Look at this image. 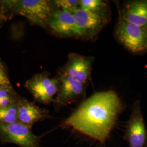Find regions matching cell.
<instances>
[{
	"label": "cell",
	"mask_w": 147,
	"mask_h": 147,
	"mask_svg": "<svg viewBox=\"0 0 147 147\" xmlns=\"http://www.w3.org/2000/svg\"><path fill=\"white\" fill-rule=\"evenodd\" d=\"M124 138L129 147H147V130L140 100L134 103Z\"/></svg>",
	"instance_id": "7"
},
{
	"label": "cell",
	"mask_w": 147,
	"mask_h": 147,
	"mask_svg": "<svg viewBox=\"0 0 147 147\" xmlns=\"http://www.w3.org/2000/svg\"><path fill=\"white\" fill-rule=\"evenodd\" d=\"M48 25L61 36L80 38L76 20L72 13L53 8Z\"/></svg>",
	"instance_id": "9"
},
{
	"label": "cell",
	"mask_w": 147,
	"mask_h": 147,
	"mask_svg": "<svg viewBox=\"0 0 147 147\" xmlns=\"http://www.w3.org/2000/svg\"><path fill=\"white\" fill-rule=\"evenodd\" d=\"M80 8L84 11H99L108 10V6L102 0H81Z\"/></svg>",
	"instance_id": "14"
},
{
	"label": "cell",
	"mask_w": 147,
	"mask_h": 147,
	"mask_svg": "<svg viewBox=\"0 0 147 147\" xmlns=\"http://www.w3.org/2000/svg\"><path fill=\"white\" fill-rule=\"evenodd\" d=\"M16 121H18L16 102L0 108V124H8Z\"/></svg>",
	"instance_id": "13"
},
{
	"label": "cell",
	"mask_w": 147,
	"mask_h": 147,
	"mask_svg": "<svg viewBox=\"0 0 147 147\" xmlns=\"http://www.w3.org/2000/svg\"><path fill=\"white\" fill-rule=\"evenodd\" d=\"M93 60L94 58L91 56L71 53L68 55V62L62 71L79 82L84 84L90 76Z\"/></svg>",
	"instance_id": "10"
},
{
	"label": "cell",
	"mask_w": 147,
	"mask_h": 147,
	"mask_svg": "<svg viewBox=\"0 0 147 147\" xmlns=\"http://www.w3.org/2000/svg\"><path fill=\"white\" fill-rule=\"evenodd\" d=\"M52 2L53 7L57 9L73 13L74 11L80 8L79 0H55Z\"/></svg>",
	"instance_id": "15"
},
{
	"label": "cell",
	"mask_w": 147,
	"mask_h": 147,
	"mask_svg": "<svg viewBox=\"0 0 147 147\" xmlns=\"http://www.w3.org/2000/svg\"><path fill=\"white\" fill-rule=\"evenodd\" d=\"M18 121L23 124L33 126L37 122L42 121L48 116V111L24 98H19L16 102Z\"/></svg>",
	"instance_id": "11"
},
{
	"label": "cell",
	"mask_w": 147,
	"mask_h": 147,
	"mask_svg": "<svg viewBox=\"0 0 147 147\" xmlns=\"http://www.w3.org/2000/svg\"><path fill=\"white\" fill-rule=\"evenodd\" d=\"M123 104L116 92H97L84 100L64 121L62 126L105 143L116 125Z\"/></svg>",
	"instance_id": "1"
},
{
	"label": "cell",
	"mask_w": 147,
	"mask_h": 147,
	"mask_svg": "<svg viewBox=\"0 0 147 147\" xmlns=\"http://www.w3.org/2000/svg\"><path fill=\"white\" fill-rule=\"evenodd\" d=\"M17 96L11 85L0 87V99Z\"/></svg>",
	"instance_id": "16"
},
{
	"label": "cell",
	"mask_w": 147,
	"mask_h": 147,
	"mask_svg": "<svg viewBox=\"0 0 147 147\" xmlns=\"http://www.w3.org/2000/svg\"><path fill=\"white\" fill-rule=\"evenodd\" d=\"M58 87L54 104L58 108L78 100L84 91V84L61 71L58 77Z\"/></svg>",
	"instance_id": "8"
},
{
	"label": "cell",
	"mask_w": 147,
	"mask_h": 147,
	"mask_svg": "<svg viewBox=\"0 0 147 147\" xmlns=\"http://www.w3.org/2000/svg\"><path fill=\"white\" fill-rule=\"evenodd\" d=\"M24 87L34 99L43 104L54 102L58 87V78L49 77L46 74H37L28 79Z\"/></svg>",
	"instance_id": "6"
},
{
	"label": "cell",
	"mask_w": 147,
	"mask_h": 147,
	"mask_svg": "<svg viewBox=\"0 0 147 147\" xmlns=\"http://www.w3.org/2000/svg\"><path fill=\"white\" fill-rule=\"evenodd\" d=\"M119 18L137 26L147 28V0L126 2L121 10Z\"/></svg>",
	"instance_id": "12"
},
{
	"label": "cell",
	"mask_w": 147,
	"mask_h": 147,
	"mask_svg": "<svg viewBox=\"0 0 147 147\" xmlns=\"http://www.w3.org/2000/svg\"><path fill=\"white\" fill-rule=\"evenodd\" d=\"M73 14L76 20L80 38L86 39L96 37L109 21L108 10L90 11L79 8Z\"/></svg>",
	"instance_id": "4"
},
{
	"label": "cell",
	"mask_w": 147,
	"mask_h": 147,
	"mask_svg": "<svg viewBox=\"0 0 147 147\" xmlns=\"http://www.w3.org/2000/svg\"><path fill=\"white\" fill-rule=\"evenodd\" d=\"M53 10L50 1L19 0L14 1L12 13L25 17L32 25L45 27Z\"/></svg>",
	"instance_id": "3"
},
{
	"label": "cell",
	"mask_w": 147,
	"mask_h": 147,
	"mask_svg": "<svg viewBox=\"0 0 147 147\" xmlns=\"http://www.w3.org/2000/svg\"><path fill=\"white\" fill-rule=\"evenodd\" d=\"M32 128L19 121L0 124V138L3 142L20 147H42L39 137L33 132Z\"/></svg>",
	"instance_id": "5"
},
{
	"label": "cell",
	"mask_w": 147,
	"mask_h": 147,
	"mask_svg": "<svg viewBox=\"0 0 147 147\" xmlns=\"http://www.w3.org/2000/svg\"><path fill=\"white\" fill-rule=\"evenodd\" d=\"M11 85L9 78L6 73L5 68L0 61V87Z\"/></svg>",
	"instance_id": "17"
},
{
	"label": "cell",
	"mask_w": 147,
	"mask_h": 147,
	"mask_svg": "<svg viewBox=\"0 0 147 147\" xmlns=\"http://www.w3.org/2000/svg\"><path fill=\"white\" fill-rule=\"evenodd\" d=\"M116 40L132 53L147 52V28L137 26L119 18L114 32Z\"/></svg>",
	"instance_id": "2"
}]
</instances>
